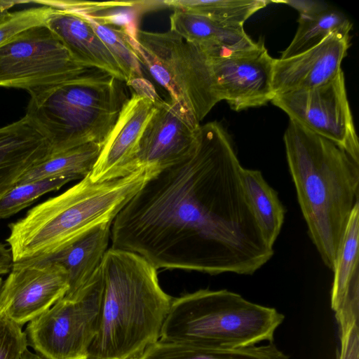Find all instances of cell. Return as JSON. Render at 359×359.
Returning <instances> with one entry per match:
<instances>
[{"label": "cell", "mask_w": 359, "mask_h": 359, "mask_svg": "<svg viewBox=\"0 0 359 359\" xmlns=\"http://www.w3.org/2000/svg\"><path fill=\"white\" fill-rule=\"evenodd\" d=\"M111 224L107 222L93 228L61 250L42 259L56 262L66 269L69 288L65 297H74L100 270L109 249Z\"/></svg>", "instance_id": "ffe728a7"}, {"label": "cell", "mask_w": 359, "mask_h": 359, "mask_svg": "<svg viewBox=\"0 0 359 359\" xmlns=\"http://www.w3.org/2000/svg\"><path fill=\"white\" fill-rule=\"evenodd\" d=\"M165 6L192 12L215 21L243 26L253 14L271 3L268 0H168Z\"/></svg>", "instance_id": "d4e9b609"}, {"label": "cell", "mask_w": 359, "mask_h": 359, "mask_svg": "<svg viewBox=\"0 0 359 359\" xmlns=\"http://www.w3.org/2000/svg\"><path fill=\"white\" fill-rule=\"evenodd\" d=\"M283 142L309 235L332 271L349 218L359 203V163L333 142L292 120Z\"/></svg>", "instance_id": "7a4b0ae2"}, {"label": "cell", "mask_w": 359, "mask_h": 359, "mask_svg": "<svg viewBox=\"0 0 359 359\" xmlns=\"http://www.w3.org/2000/svg\"><path fill=\"white\" fill-rule=\"evenodd\" d=\"M20 2L17 1H0V20L10 12L9 10L12 7Z\"/></svg>", "instance_id": "d6a6232c"}, {"label": "cell", "mask_w": 359, "mask_h": 359, "mask_svg": "<svg viewBox=\"0 0 359 359\" xmlns=\"http://www.w3.org/2000/svg\"><path fill=\"white\" fill-rule=\"evenodd\" d=\"M142 135L135 168L160 171L184 159L196 142L200 123L171 101L160 97Z\"/></svg>", "instance_id": "4fadbf2b"}, {"label": "cell", "mask_w": 359, "mask_h": 359, "mask_svg": "<svg viewBox=\"0 0 359 359\" xmlns=\"http://www.w3.org/2000/svg\"><path fill=\"white\" fill-rule=\"evenodd\" d=\"M242 177L255 218L265 241L273 247L284 222L285 208L259 170L243 168Z\"/></svg>", "instance_id": "7402d4cb"}, {"label": "cell", "mask_w": 359, "mask_h": 359, "mask_svg": "<svg viewBox=\"0 0 359 359\" xmlns=\"http://www.w3.org/2000/svg\"><path fill=\"white\" fill-rule=\"evenodd\" d=\"M350 46V34L334 32L314 48L284 60L275 59L272 88L275 95L307 90L332 79Z\"/></svg>", "instance_id": "9a60e30c"}, {"label": "cell", "mask_w": 359, "mask_h": 359, "mask_svg": "<svg viewBox=\"0 0 359 359\" xmlns=\"http://www.w3.org/2000/svg\"><path fill=\"white\" fill-rule=\"evenodd\" d=\"M102 147V144L89 143L50 154L25 172L17 184L55 177L81 180L90 174Z\"/></svg>", "instance_id": "603a6c76"}, {"label": "cell", "mask_w": 359, "mask_h": 359, "mask_svg": "<svg viewBox=\"0 0 359 359\" xmlns=\"http://www.w3.org/2000/svg\"><path fill=\"white\" fill-rule=\"evenodd\" d=\"M23 359H44L43 357H41V355H39V354H36V353H33L32 352H31L30 351H27L24 357H23Z\"/></svg>", "instance_id": "836d02e7"}, {"label": "cell", "mask_w": 359, "mask_h": 359, "mask_svg": "<svg viewBox=\"0 0 359 359\" xmlns=\"http://www.w3.org/2000/svg\"><path fill=\"white\" fill-rule=\"evenodd\" d=\"M68 288L67 272L56 262H15L3 283L0 309L22 326L49 309Z\"/></svg>", "instance_id": "7c38bea8"}, {"label": "cell", "mask_w": 359, "mask_h": 359, "mask_svg": "<svg viewBox=\"0 0 359 359\" xmlns=\"http://www.w3.org/2000/svg\"><path fill=\"white\" fill-rule=\"evenodd\" d=\"M13 263L11 249L0 243V276L9 273Z\"/></svg>", "instance_id": "1f68e13d"}, {"label": "cell", "mask_w": 359, "mask_h": 359, "mask_svg": "<svg viewBox=\"0 0 359 359\" xmlns=\"http://www.w3.org/2000/svg\"><path fill=\"white\" fill-rule=\"evenodd\" d=\"M231 138L200 125L190 154L152 176L116 215L111 248L157 270L252 275L273 255L252 213Z\"/></svg>", "instance_id": "6da1fadb"}, {"label": "cell", "mask_w": 359, "mask_h": 359, "mask_svg": "<svg viewBox=\"0 0 359 359\" xmlns=\"http://www.w3.org/2000/svg\"><path fill=\"white\" fill-rule=\"evenodd\" d=\"M170 31L200 47L209 57L222 56L256 46L243 26L221 23L192 12L174 9Z\"/></svg>", "instance_id": "d6986e66"}, {"label": "cell", "mask_w": 359, "mask_h": 359, "mask_svg": "<svg viewBox=\"0 0 359 359\" xmlns=\"http://www.w3.org/2000/svg\"><path fill=\"white\" fill-rule=\"evenodd\" d=\"M101 271L100 325L88 359H128L156 342L173 298L161 287L157 269L140 255L109 248Z\"/></svg>", "instance_id": "3957f363"}, {"label": "cell", "mask_w": 359, "mask_h": 359, "mask_svg": "<svg viewBox=\"0 0 359 359\" xmlns=\"http://www.w3.org/2000/svg\"><path fill=\"white\" fill-rule=\"evenodd\" d=\"M122 31V30H121ZM123 34L140 64L169 93L170 101L197 123L220 102L208 55L168 30Z\"/></svg>", "instance_id": "52a82bcc"}, {"label": "cell", "mask_w": 359, "mask_h": 359, "mask_svg": "<svg viewBox=\"0 0 359 359\" xmlns=\"http://www.w3.org/2000/svg\"><path fill=\"white\" fill-rule=\"evenodd\" d=\"M53 8L41 6L9 12L0 20V46L32 27L46 25Z\"/></svg>", "instance_id": "83f0119b"}, {"label": "cell", "mask_w": 359, "mask_h": 359, "mask_svg": "<svg viewBox=\"0 0 359 359\" xmlns=\"http://www.w3.org/2000/svg\"><path fill=\"white\" fill-rule=\"evenodd\" d=\"M158 171L141 168L123 177L94 182L90 174L60 195L33 207L8 224L13 262L46 259L93 228L112 222Z\"/></svg>", "instance_id": "277c9868"}, {"label": "cell", "mask_w": 359, "mask_h": 359, "mask_svg": "<svg viewBox=\"0 0 359 359\" xmlns=\"http://www.w3.org/2000/svg\"><path fill=\"white\" fill-rule=\"evenodd\" d=\"M285 316L227 290L201 289L173 298L160 339L231 350L273 342Z\"/></svg>", "instance_id": "8992f818"}, {"label": "cell", "mask_w": 359, "mask_h": 359, "mask_svg": "<svg viewBox=\"0 0 359 359\" xmlns=\"http://www.w3.org/2000/svg\"><path fill=\"white\" fill-rule=\"evenodd\" d=\"M359 203L354 207L333 268L331 308L339 329L359 322Z\"/></svg>", "instance_id": "ac0fdd59"}, {"label": "cell", "mask_w": 359, "mask_h": 359, "mask_svg": "<svg viewBox=\"0 0 359 359\" xmlns=\"http://www.w3.org/2000/svg\"><path fill=\"white\" fill-rule=\"evenodd\" d=\"M3 283H4L3 278L1 277H0V292H1V289L2 287Z\"/></svg>", "instance_id": "e575fe53"}, {"label": "cell", "mask_w": 359, "mask_h": 359, "mask_svg": "<svg viewBox=\"0 0 359 359\" xmlns=\"http://www.w3.org/2000/svg\"><path fill=\"white\" fill-rule=\"evenodd\" d=\"M81 15L112 55L125 77L126 84L129 86L135 81L144 78L140 62L121 29L100 24L87 15Z\"/></svg>", "instance_id": "484cf974"}, {"label": "cell", "mask_w": 359, "mask_h": 359, "mask_svg": "<svg viewBox=\"0 0 359 359\" xmlns=\"http://www.w3.org/2000/svg\"><path fill=\"white\" fill-rule=\"evenodd\" d=\"M71 181L67 177H55L15 185L0 199V219L14 215L41 196L58 190Z\"/></svg>", "instance_id": "4316f807"}, {"label": "cell", "mask_w": 359, "mask_h": 359, "mask_svg": "<svg viewBox=\"0 0 359 359\" xmlns=\"http://www.w3.org/2000/svg\"><path fill=\"white\" fill-rule=\"evenodd\" d=\"M50 154L46 139L26 116L0 128V199Z\"/></svg>", "instance_id": "e0dca14e"}, {"label": "cell", "mask_w": 359, "mask_h": 359, "mask_svg": "<svg viewBox=\"0 0 359 359\" xmlns=\"http://www.w3.org/2000/svg\"><path fill=\"white\" fill-rule=\"evenodd\" d=\"M93 69L78 63L46 25L25 29L0 46V87L29 93Z\"/></svg>", "instance_id": "9c48e42d"}, {"label": "cell", "mask_w": 359, "mask_h": 359, "mask_svg": "<svg viewBox=\"0 0 359 359\" xmlns=\"http://www.w3.org/2000/svg\"><path fill=\"white\" fill-rule=\"evenodd\" d=\"M271 3L286 4L299 13V16L310 17L320 14L330 8V6L319 0H280Z\"/></svg>", "instance_id": "4dcf8cb0"}, {"label": "cell", "mask_w": 359, "mask_h": 359, "mask_svg": "<svg viewBox=\"0 0 359 359\" xmlns=\"http://www.w3.org/2000/svg\"><path fill=\"white\" fill-rule=\"evenodd\" d=\"M209 59L220 100H225L233 110L261 107L273 98L275 59L264 39L251 48Z\"/></svg>", "instance_id": "8fae6325"}, {"label": "cell", "mask_w": 359, "mask_h": 359, "mask_svg": "<svg viewBox=\"0 0 359 359\" xmlns=\"http://www.w3.org/2000/svg\"><path fill=\"white\" fill-rule=\"evenodd\" d=\"M271 102L290 120L333 142L359 163L358 138L342 69L323 85L275 95Z\"/></svg>", "instance_id": "30bf717a"}, {"label": "cell", "mask_w": 359, "mask_h": 359, "mask_svg": "<svg viewBox=\"0 0 359 359\" xmlns=\"http://www.w3.org/2000/svg\"><path fill=\"white\" fill-rule=\"evenodd\" d=\"M140 356V355H135V356L129 358L128 359H139Z\"/></svg>", "instance_id": "d590c367"}, {"label": "cell", "mask_w": 359, "mask_h": 359, "mask_svg": "<svg viewBox=\"0 0 359 359\" xmlns=\"http://www.w3.org/2000/svg\"><path fill=\"white\" fill-rule=\"evenodd\" d=\"M139 359H290L273 342L224 350L199 347L159 339L147 347Z\"/></svg>", "instance_id": "44dd1931"}, {"label": "cell", "mask_w": 359, "mask_h": 359, "mask_svg": "<svg viewBox=\"0 0 359 359\" xmlns=\"http://www.w3.org/2000/svg\"><path fill=\"white\" fill-rule=\"evenodd\" d=\"M22 327L0 309V359H23L29 344Z\"/></svg>", "instance_id": "f1b7e54d"}, {"label": "cell", "mask_w": 359, "mask_h": 359, "mask_svg": "<svg viewBox=\"0 0 359 359\" xmlns=\"http://www.w3.org/2000/svg\"><path fill=\"white\" fill-rule=\"evenodd\" d=\"M154 102L136 93L127 99L90 174L93 182L123 177L137 170L140 141L155 109Z\"/></svg>", "instance_id": "5bb4252c"}, {"label": "cell", "mask_w": 359, "mask_h": 359, "mask_svg": "<svg viewBox=\"0 0 359 359\" xmlns=\"http://www.w3.org/2000/svg\"><path fill=\"white\" fill-rule=\"evenodd\" d=\"M121 81L98 69L29 93L25 116L46 139L50 154L103 145L127 99Z\"/></svg>", "instance_id": "5b68a950"}, {"label": "cell", "mask_w": 359, "mask_h": 359, "mask_svg": "<svg viewBox=\"0 0 359 359\" xmlns=\"http://www.w3.org/2000/svg\"><path fill=\"white\" fill-rule=\"evenodd\" d=\"M298 27L290 45L280 55L284 60L303 53L320 43L330 34H349L353 25L341 12L330 8L314 16H299Z\"/></svg>", "instance_id": "cb8c5ba5"}, {"label": "cell", "mask_w": 359, "mask_h": 359, "mask_svg": "<svg viewBox=\"0 0 359 359\" xmlns=\"http://www.w3.org/2000/svg\"><path fill=\"white\" fill-rule=\"evenodd\" d=\"M102 293L100 267L74 297H63L29 323L28 344L44 359H88L100 325Z\"/></svg>", "instance_id": "ba28073f"}, {"label": "cell", "mask_w": 359, "mask_h": 359, "mask_svg": "<svg viewBox=\"0 0 359 359\" xmlns=\"http://www.w3.org/2000/svg\"><path fill=\"white\" fill-rule=\"evenodd\" d=\"M46 25L78 63L98 69L126 82L112 55L81 14L53 8Z\"/></svg>", "instance_id": "2e32d148"}, {"label": "cell", "mask_w": 359, "mask_h": 359, "mask_svg": "<svg viewBox=\"0 0 359 359\" xmlns=\"http://www.w3.org/2000/svg\"><path fill=\"white\" fill-rule=\"evenodd\" d=\"M339 339L336 359H359V322L339 329Z\"/></svg>", "instance_id": "f546056e"}]
</instances>
